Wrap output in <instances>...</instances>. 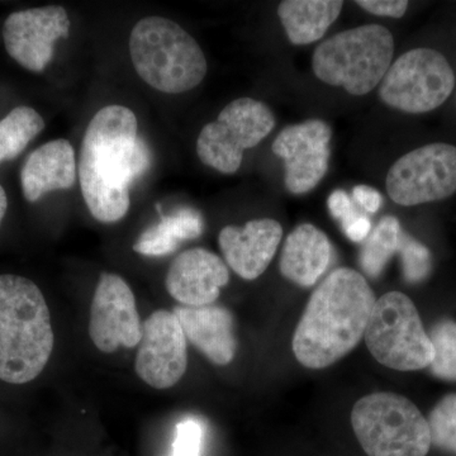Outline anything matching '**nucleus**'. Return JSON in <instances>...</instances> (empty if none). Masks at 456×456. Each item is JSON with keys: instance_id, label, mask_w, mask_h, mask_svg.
Listing matches in <instances>:
<instances>
[{"instance_id": "nucleus-1", "label": "nucleus", "mask_w": 456, "mask_h": 456, "mask_svg": "<svg viewBox=\"0 0 456 456\" xmlns=\"http://www.w3.org/2000/svg\"><path fill=\"white\" fill-rule=\"evenodd\" d=\"M151 160L130 108L113 104L95 113L77 167L83 198L95 220L114 224L127 215L131 187L145 175Z\"/></svg>"}, {"instance_id": "nucleus-2", "label": "nucleus", "mask_w": 456, "mask_h": 456, "mask_svg": "<svg viewBox=\"0 0 456 456\" xmlns=\"http://www.w3.org/2000/svg\"><path fill=\"white\" fill-rule=\"evenodd\" d=\"M367 279L350 268L336 269L312 293L294 331V356L310 369L335 364L364 338L375 305Z\"/></svg>"}, {"instance_id": "nucleus-3", "label": "nucleus", "mask_w": 456, "mask_h": 456, "mask_svg": "<svg viewBox=\"0 0 456 456\" xmlns=\"http://www.w3.org/2000/svg\"><path fill=\"white\" fill-rule=\"evenodd\" d=\"M53 341L40 288L20 275H0V379L32 382L49 362Z\"/></svg>"}, {"instance_id": "nucleus-4", "label": "nucleus", "mask_w": 456, "mask_h": 456, "mask_svg": "<svg viewBox=\"0 0 456 456\" xmlns=\"http://www.w3.org/2000/svg\"><path fill=\"white\" fill-rule=\"evenodd\" d=\"M130 53L141 79L167 94L196 88L207 74L206 56L198 42L167 18L141 20L131 32Z\"/></svg>"}, {"instance_id": "nucleus-5", "label": "nucleus", "mask_w": 456, "mask_h": 456, "mask_svg": "<svg viewBox=\"0 0 456 456\" xmlns=\"http://www.w3.org/2000/svg\"><path fill=\"white\" fill-rule=\"evenodd\" d=\"M393 55L395 40L388 28L359 26L318 45L312 56V70L321 82L362 97L382 83Z\"/></svg>"}, {"instance_id": "nucleus-6", "label": "nucleus", "mask_w": 456, "mask_h": 456, "mask_svg": "<svg viewBox=\"0 0 456 456\" xmlns=\"http://www.w3.org/2000/svg\"><path fill=\"white\" fill-rule=\"evenodd\" d=\"M351 425L368 456H426L431 448L428 419L413 402L397 393L360 398L351 412Z\"/></svg>"}, {"instance_id": "nucleus-7", "label": "nucleus", "mask_w": 456, "mask_h": 456, "mask_svg": "<svg viewBox=\"0 0 456 456\" xmlns=\"http://www.w3.org/2000/svg\"><path fill=\"white\" fill-rule=\"evenodd\" d=\"M364 338L373 358L395 370H421L434 360V346L419 311L401 292L383 294L375 301Z\"/></svg>"}, {"instance_id": "nucleus-8", "label": "nucleus", "mask_w": 456, "mask_h": 456, "mask_svg": "<svg viewBox=\"0 0 456 456\" xmlns=\"http://www.w3.org/2000/svg\"><path fill=\"white\" fill-rule=\"evenodd\" d=\"M454 86V70L446 57L419 47L393 62L379 84V97L402 112L428 113L443 106Z\"/></svg>"}, {"instance_id": "nucleus-9", "label": "nucleus", "mask_w": 456, "mask_h": 456, "mask_svg": "<svg viewBox=\"0 0 456 456\" xmlns=\"http://www.w3.org/2000/svg\"><path fill=\"white\" fill-rule=\"evenodd\" d=\"M274 127V114L263 102L236 99L222 110L217 121L200 131L198 158L222 174H235L241 167L245 150L259 145Z\"/></svg>"}, {"instance_id": "nucleus-10", "label": "nucleus", "mask_w": 456, "mask_h": 456, "mask_svg": "<svg viewBox=\"0 0 456 456\" xmlns=\"http://www.w3.org/2000/svg\"><path fill=\"white\" fill-rule=\"evenodd\" d=\"M393 202L412 207L456 193V146L431 143L398 159L387 175Z\"/></svg>"}, {"instance_id": "nucleus-11", "label": "nucleus", "mask_w": 456, "mask_h": 456, "mask_svg": "<svg viewBox=\"0 0 456 456\" xmlns=\"http://www.w3.org/2000/svg\"><path fill=\"white\" fill-rule=\"evenodd\" d=\"M89 335L97 349L106 354L140 344L142 327L136 299L119 275L103 273L99 278L90 308Z\"/></svg>"}, {"instance_id": "nucleus-12", "label": "nucleus", "mask_w": 456, "mask_h": 456, "mask_svg": "<svg viewBox=\"0 0 456 456\" xmlns=\"http://www.w3.org/2000/svg\"><path fill=\"white\" fill-rule=\"evenodd\" d=\"M70 20L60 5L14 12L3 26V40L12 59L32 73H42L53 57L56 41L68 38Z\"/></svg>"}, {"instance_id": "nucleus-13", "label": "nucleus", "mask_w": 456, "mask_h": 456, "mask_svg": "<svg viewBox=\"0 0 456 456\" xmlns=\"http://www.w3.org/2000/svg\"><path fill=\"white\" fill-rule=\"evenodd\" d=\"M332 130L322 119L288 126L273 143V152L284 161L285 188L305 194L325 178L331 156Z\"/></svg>"}, {"instance_id": "nucleus-14", "label": "nucleus", "mask_w": 456, "mask_h": 456, "mask_svg": "<svg viewBox=\"0 0 456 456\" xmlns=\"http://www.w3.org/2000/svg\"><path fill=\"white\" fill-rule=\"evenodd\" d=\"M187 338L173 312L156 311L142 327L137 375L156 389L175 386L187 371Z\"/></svg>"}, {"instance_id": "nucleus-15", "label": "nucleus", "mask_w": 456, "mask_h": 456, "mask_svg": "<svg viewBox=\"0 0 456 456\" xmlns=\"http://www.w3.org/2000/svg\"><path fill=\"white\" fill-rule=\"evenodd\" d=\"M230 281L226 264L206 248H191L176 256L167 275V289L175 301L189 307H203L217 301Z\"/></svg>"}, {"instance_id": "nucleus-16", "label": "nucleus", "mask_w": 456, "mask_h": 456, "mask_svg": "<svg viewBox=\"0 0 456 456\" xmlns=\"http://www.w3.org/2000/svg\"><path fill=\"white\" fill-rule=\"evenodd\" d=\"M283 239V227L272 218L226 226L218 236L222 255L239 277L255 281L265 273Z\"/></svg>"}, {"instance_id": "nucleus-17", "label": "nucleus", "mask_w": 456, "mask_h": 456, "mask_svg": "<svg viewBox=\"0 0 456 456\" xmlns=\"http://www.w3.org/2000/svg\"><path fill=\"white\" fill-rule=\"evenodd\" d=\"M173 314L178 318L185 338L216 365H227L235 359L236 338L233 318L224 307L179 305Z\"/></svg>"}, {"instance_id": "nucleus-18", "label": "nucleus", "mask_w": 456, "mask_h": 456, "mask_svg": "<svg viewBox=\"0 0 456 456\" xmlns=\"http://www.w3.org/2000/svg\"><path fill=\"white\" fill-rule=\"evenodd\" d=\"M74 147L68 140L45 143L27 158L20 171V184L27 202L35 203L45 194L68 191L77 180Z\"/></svg>"}, {"instance_id": "nucleus-19", "label": "nucleus", "mask_w": 456, "mask_h": 456, "mask_svg": "<svg viewBox=\"0 0 456 456\" xmlns=\"http://www.w3.org/2000/svg\"><path fill=\"white\" fill-rule=\"evenodd\" d=\"M332 260V245L325 232L305 224L287 236L279 268L281 275L299 287H312L325 274Z\"/></svg>"}, {"instance_id": "nucleus-20", "label": "nucleus", "mask_w": 456, "mask_h": 456, "mask_svg": "<svg viewBox=\"0 0 456 456\" xmlns=\"http://www.w3.org/2000/svg\"><path fill=\"white\" fill-rule=\"evenodd\" d=\"M341 0H285L278 7L288 38L297 46L314 44L340 16Z\"/></svg>"}, {"instance_id": "nucleus-21", "label": "nucleus", "mask_w": 456, "mask_h": 456, "mask_svg": "<svg viewBox=\"0 0 456 456\" xmlns=\"http://www.w3.org/2000/svg\"><path fill=\"white\" fill-rule=\"evenodd\" d=\"M202 215L183 207L165 216L155 226L147 228L134 244V250L145 256H164L174 253L180 242L197 239L203 233Z\"/></svg>"}, {"instance_id": "nucleus-22", "label": "nucleus", "mask_w": 456, "mask_h": 456, "mask_svg": "<svg viewBox=\"0 0 456 456\" xmlns=\"http://www.w3.org/2000/svg\"><path fill=\"white\" fill-rule=\"evenodd\" d=\"M45 128L41 114L31 107L14 108L0 121V163L13 160Z\"/></svg>"}, {"instance_id": "nucleus-23", "label": "nucleus", "mask_w": 456, "mask_h": 456, "mask_svg": "<svg viewBox=\"0 0 456 456\" xmlns=\"http://www.w3.org/2000/svg\"><path fill=\"white\" fill-rule=\"evenodd\" d=\"M401 226L397 218L384 217L365 240L364 248L360 253V265L369 278H378L393 254L398 250L401 239Z\"/></svg>"}, {"instance_id": "nucleus-24", "label": "nucleus", "mask_w": 456, "mask_h": 456, "mask_svg": "<svg viewBox=\"0 0 456 456\" xmlns=\"http://www.w3.org/2000/svg\"><path fill=\"white\" fill-rule=\"evenodd\" d=\"M428 336L434 346L431 373L439 379L456 380V322L441 320Z\"/></svg>"}, {"instance_id": "nucleus-25", "label": "nucleus", "mask_w": 456, "mask_h": 456, "mask_svg": "<svg viewBox=\"0 0 456 456\" xmlns=\"http://www.w3.org/2000/svg\"><path fill=\"white\" fill-rule=\"evenodd\" d=\"M428 422L431 445L456 455V393L440 399Z\"/></svg>"}, {"instance_id": "nucleus-26", "label": "nucleus", "mask_w": 456, "mask_h": 456, "mask_svg": "<svg viewBox=\"0 0 456 456\" xmlns=\"http://www.w3.org/2000/svg\"><path fill=\"white\" fill-rule=\"evenodd\" d=\"M398 251L401 253L403 277L408 283H419L428 277L431 272V254L426 246L402 232Z\"/></svg>"}, {"instance_id": "nucleus-27", "label": "nucleus", "mask_w": 456, "mask_h": 456, "mask_svg": "<svg viewBox=\"0 0 456 456\" xmlns=\"http://www.w3.org/2000/svg\"><path fill=\"white\" fill-rule=\"evenodd\" d=\"M204 426L194 417L180 421L175 428L170 456H202Z\"/></svg>"}, {"instance_id": "nucleus-28", "label": "nucleus", "mask_w": 456, "mask_h": 456, "mask_svg": "<svg viewBox=\"0 0 456 456\" xmlns=\"http://www.w3.org/2000/svg\"><path fill=\"white\" fill-rule=\"evenodd\" d=\"M359 7L379 17L401 18L406 14V0H358Z\"/></svg>"}, {"instance_id": "nucleus-29", "label": "nucleus", "mask_w": 456, "mask_h": 456, "mask_svg": "<svg viewBox=\"0 0 456 456\" xmlns=\"http://www.w3.org/2000/svg\"><path fill=\"white\" fill-rule=\"evenodd\" d=\"M341 226L345 235L353 242L364 241L371 232L370 220L356 211L345 218L341 222Z\"/></svg>"}, {"instance_id": "nucleus-30", "label": "nucleus", "mask_w": 456, "mask_h": 456, "mask_svg": "<svg viewBox=\"0 0 456 456\" xmlns=\"http://www.w3.org/2000/svg\"><path fill=\"white\" fill-rule=\"evenodd\" d=\"M327 206H329L330 213H331L332 217L340 222L349 217L351 213L355 212L354 211L353 200L347 196L346 191H341V189L335 191L334 193L329 197Z\"/></svg>"}, {"instance_id": "nucleus-31", "label": "nucleus", "mask_w": 456, "mask_h": 456, "mask_svg": "<svg viewBox=\"0 0 456 456\" xmlns=\"http://www.w3.org/2000/svg\"><path fill=\"white\" fill-rule=\"evenodd\" d=\"M354 200L369 213H377L383 204L379 191L368 185H358L353 191Z\"/></svg>"}, {"instance_id": "nucleus-32", "label": "nucleus", "mask_w": 456, "mask_h": 456, "mask_svg": "<svg viewBox=\"0 0 456 456\" xmlns=\"http://www.w3.org/2000/svg\"><path fill=\"white\" fill-rule=\"evenodd\" d=\"M8 208V198L5 193L4 188L0 185V224H2L3 218H4L5 213Z\"/></svg>"}]
</instances>
